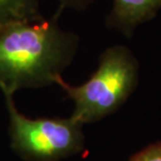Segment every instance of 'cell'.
I'll use <instances>...</instances> for the list:
<instances>
[{
	"mask_svg": "<svg viewBox=\"0 0 161 161\" xmlns=\"http://www.w3.org/2000/svg\"><path fill=\"white\" fill-rule=\"evenodd\" d=\"M8 113L11 147L26 161H60L85 146L83 124L68 118H31L16 107L14 94L3 92Z\"/></svg>",
	"mask_w": 161,
	"mask_h": 161,
	"instance_id": "cell-3",
	"label": "cell"
},
{
	"mask_svg": "<svg viewBox=\"0 0 161 161\" xmlns=\"http://www.w3.org/2000/svg\"><path fill=\"white\" fill-rule=\"evenodd\" d=\"M130 161H161V142L149 146L134 155Z\"/></svg>",
	"mask_w": 161,
	"mask_h": 161,
	"instance_id": "cell-6",
	"label": "cell"
},
{
	"mask_svg": "<svg viewBox=\"0 0 161 161\" xmlns=\"http://www.w3.org/2000/svg\"><path fill=\"white\" fill-rule=\"evenodd\" d=\"M138 64L129 48L110 47L102 53L98 67L87 82L71 86L60 76L56 84L75 103L71 116L83 125L97 121L117 110L133 92Z\"/></svg>",
	"mask_w": 161,
	"mask_h": 161,
	"instance_id": "cell-2",
	"label": "cell"
},
{
	"mask_svg": "<svg viewBox=\"0 0 161 161\" xmlns=\"http://www.w3.org/2000/svg\"><path fill=\"white\" fill-rule=\"evenodd\" d=\"M39 0H0V27L18 21L40 20Z\"/></svg>",
	"mask_w": 161,
	"mask_h": 161,
	"instance_id": "cell-5",
	"label": "cell"
},
{
	"mask_svg": "<svg viewBox=\"0 0 161 161\" xmlns=\"http://www.w3.org/2000/svg\"><path fill=\"white\" fill-rule=\"evenodd\" d=\"M75 35L56 20L18 21L0 27V89L14 94L23 88L54 84L76 51Z\"/></svg>",
	"mask_w": 161,
	"mask_h": 161,
	"instance_id": "cell-1",
	"label": "cell"
},
{
	"mask_svg": "<svg viewBox=\"0 0 161 161\" xmlns=\"http://www.w3.org/2000/svg\"><path fill=\"white\" fill-rule=\"evenodd\" d=\"M161 8V0H114L110 23L127 31L149 20Z\"/></svg>",
	"mask_w": 161,
	"mask_h": 161,
	"instance_id": "cell-4",
	"label": "cell"
},
{
	"mask_svg": "<svg viewBox=\"0 0 161 161\" xmlns=\"http://www.w3.org/2000/svg\"><path fill=\"white\" fill-rule=\"evenodd\" d=\"M87 0H61L62 2V8L63 6H76V5H82L84 2Z\"/></svg>",
	"mask_w": 161,
	"mask_h": 161,
	"instance_id": "cell-7",
	"label": "cell"
}]
</instances>
